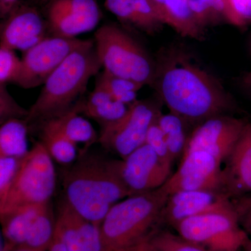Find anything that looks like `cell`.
I'll return each mask as SVG.
<instances>
[{
	"label": "cell",
	"mask_w": 251,
	"mask_h": 251,
	"mask_svg": "<svg viewBox=\"0 0 251 251\" xmlns=\"http://www.w3.org/2000/svg\"><path fill=\"white\" fill-rule=\"evenodd\" d=\"M152 88L170 112L186 125L197 126L211 117L231 115L235 101L215 76L176 48L157 55Z\"/></svg>",
	"instance_id": "1"
},
{
	"label": "cell",
	"mask_w": 251,
	"mask_h": 251,
	"mask_svg": "<svg viewBox=\"0 0 251 251\" xmlns=\"http://www.w3.org/2000/svg\"><path fill=\"white\" fill-rule=\"evenodd\" d=\"M66 201L80 216L100 226L114 204L130 196L121 160L82 151L64 178Z\"/></svg>",
	"instance_id": "2"
},
{
	"label": "cell",
	"mask_w": 251,
	"mask_h": 251,
	"mask_svg": "<svg viewBox=\"0 0 251 251\" xmlns=\"http://www.w3.org/2000/svg\"><path fill=\"white\" fill-rule=\"evenodd\" d=\"M101 68L94 41L74 51L44 84L29 110L28 125L47 121L70 110L85 93L91 77Z\"/></svg>",
	"instance_id": "3"
},
{
	"label": "cell",
	"mask_w": 251,
	"mask_h": 251,
	"mask_svg": "<svg viewBox=\"0 0 251 251\" xmlns=\"http://www.w3.org/2000/svg\"><path fill=\"white\" fill-rule=\"evenodd\" d=\"M163 186L114 204L100 226L104 251H128L148 239L169 197Z\"/></svg>",
	"instance_id": "4"
},
{
	"label": "cell",
	"mask_w": 251,
	"mask_h": 251,
	"mask_svg": "<svg viewBox=\"0 0 251 251\" xmlns=\"http://www.w3.org/2000/svg\"><path fill=\"white\" fill-rule=\"evenodd\" d=\"M94 44L104 72L152 85L156 61L134 38L115 24L104 25L96 31Z\"/></svg>",
	"instance_id": "5"
},
{
	"label": "cell",
	"mask_w": 251,
	"mask_h": 251,
	"mask_svg": "<svg viewBox=\"0 0 251 251\" xmlns=\"http://www.w3.org/2000/svg\"><path fill=\"white\" fill-rule=\"evenodd\" d=\"M56 186L52 159L41 142L21 158L14 181L0 203V218L26 206L50 202Z\"/></svg>",
	"instance_id": "6"
},
{
	"label": "cell",
	"mask_w": 251,
	"mask_h": 251,
	"mask_svg": "<svg viewBox=\"0 0 251 251\" xmlns=\"http://www.w3.org/2000/svg\"><path fill=\"white\" fill-rule=\"evenodd\" d=\"M181 237L208 251H240L251 247V240L234 213H207L181 221L174 227Z\"/></svg>",
	"instance_id": "7"
},
{
	"label": "cell",
	"mask_w": 251,
	"mask_h": 251,
	"mask_svg": "<svg viewBox=\"0 0 251 251\" xmlns=\"http://www.w3.org/2000/svg\"><path fill=\"white\" fill-rule=\"evenodd\" d=\"M160 102L144 99L128 105L121 120L101 127L98 143L124 159L145 143L149 129L162 114Z\"/></svg>",
	"instance_id": "8"
},
{
	"label": "cell",
	"mask_w": 251,
	"mask_h": 251,
	"mask_svg": "<svg viewBox=\"0 0 251 251\" xmlns=\"http://www.w3.org/2000/svg\"><path fill=\"white\" fill-rule=\"evenodd\" d=\"M90 41L49 36L23 52L21 70L14 84L26 90L44 85L71 54Z\"/></svg>",
	"instance_id": "9"
},
{
	"label": "cell",
	"mask_w": 251,
	"mask_h": 251,
	"mask_svg": "<svg viewBox=\"0 0 251 251\" xmlns=\"http://www.w3.org/2000/svg\"><path fill=\"white\" fill-rule=\"evenodd\" d=\"M222 168L223 163L206 151H186L177 171L163 186L169 195L181 191L222 192Z\"/></svg>",
	"instance_id": "10"
},
{
	"label": "cell",
	"mask_w": 251,
	"mask_h": 251,
	"mask_svg": "<svg viewBox=\"0 0 251 251\" xmlns=\"http://www.w3.org/2000/svg\"><path fill=\"white\" fill-rule=\"evenodd\" d=\"M248 122L232 115L211 117L196 126L188 135L185 151L202 150L224 165Z\"/></svg>",
	"instance_id": "11"
},
{
	"label": "cell",
	"mask_w": 251,
	"mask_h": 251,
	"mask_svg": "<svg viewBox=\"0 0 251 251\" xmlns=\"http://www.w3.org/2000/svg\"><path fill=\"white\" fill-rule=\"evenodd\" d=\"M46 7L50 36L75 38L92 31L100 19L95 0H50Z\"/></svg>",
	"instance_id": "12"
},
{
	"label": "cell",
	"mask_w": 251,
	"mask_h": 251,
	"mask_svg": "<svg viewBox=\"0 0 251 251\" xmlns=\"http://www.w3.org/2000/svg\"><path fill=\"white\" fill-rule=\"evenodd\" d=\"M172 166L144 143L121 160V175L130 196L161 187L171 176Z\"/></svg>",
	"instance_id": "13"
},
{
	"label": "cell",
	"mask_w": 251,
	"mask_h": 251,
	"mask_svg": "<svg viewBox=\"0 0 251 251\" xmlns=\"http://www.w3.org/2000/svg\"><path fill=\"white\" fill-rule=\"evenodd\" d=\"M1 47L26 52L50 36L47 20L34 5L20 3L1 24Z\"/></svg>",
	"instance_id": "14"
},
{
	"label": "cell",
	"mask_w": 251,
	"mask_h": 251,
	"mask_svg": "<svg viewBox=\"0 0 251 251\" xmlns=\"http://www.w3.org/2000/svg\"><path fill=\"white\" fill-rule=\"evenodd\" d=\"M232 209L230 198L221 191H177L170 195L160 220L175 227L189 218Z\"/></svg>",
	"instance_id": "15"
},
{
	"label": "cell",
	"mask_w": 251,
	"mask_h": 251,
	"mask_svg": "<svg viewBox=\"0 0 251 251\" xmlns=\"http://www.w3.org/2000/svg\"><path fill=\"white\" fill-rule=\"evenodd\" d=\"M221 191L230 199L251 193V124L249 122L223 165Z\"/></svg>",
	"instance_id": "16"
},
{
	"label": "cell",
	"mask_w": 251,
	"mask_h": 251,
	"mask_svg": "<svg viewBox=\"0 0 251 251\" xmlns=\"http://www.w3.org/2000/svg\"><path fill=\"white\" fill-rule=\"evenodd\" d=\"M163 24L183 37L201 41L204 29L198 24L190 6V0H149Z\"/></svg>",
	"instance_id": "17"
},
{
	"label": "cell",
	"mask_w": 251,
	"mask_h": 251,
	"mask_svg": "<svg viewBox=\"0 0 251 251\" xmlns=\"http://www.w3.org/2000/svg\"><path fill=\"white\" fill-rule=\"evenodd\" d=\"M105 6L122 22L150 35L160 32L165 25L149 0H105Z\"/></svg>",
	"instance_id": "18"
},
{
	"label": "cell",
	"mask_w": 251,
	"mask_h": 251,
	"mask_svg": "<svg viewBox=\"0 0 251 251\" xmlns=\"http://www.w3.org/2000/svg\"><path fill=\"white\" fill-rule=\"evenodd\" d=\"M85 100H80L70 110L60 116L41 122L57 130L73 143H84V151L94 143H98L99 135L93 126L84 117L80 112L83 111ZM40 124V123H39Z\"/></svg>",
	"instance_id": "19"
},
{
	"label": "cell",
	"mask_w": 251,
	"mask_h": 251,
	"mask_svg": "<svg viewBox=\"0 0 251 251\" xmlns=\"http://www.w3.org/2000/svg\"><path fill=\"white\" fill-rule=\"evenodd\" d=\"M48 203L26 206L1 218V231L5 239L1 251L14 250L24 245L31 225Z\"/></svg>",
	"instance_id": "20"
},
{
	"label": "cell",
	"mask_w": 251,
	"mask_h": 251,
	"mask_svg": "<svg viewBox=\"0 0 251 251\" xmlns=\"http://www.w3.org/2000/svg\"><path fill=\"white\" fill-rule=\"evenodd\" d=\"M128 109V105L117 101L106 91L95 86L85 100L82 113L103 127L121 120Z\"/></svg>",
	"instance_id": "21"
},
{
	"label": "cell",
	"mask_w": 251,
	"mask_h": 251,
	"mask_svg": "<svg viewBox=\"0 0 251 251\" xmlns=\"http://www.w3.org/2000/svg\"><path fill=\"white\" fill-rule=\"evenodd\" d=\"M28 124L25 120L13 119L0 127V157L22 158L27 154Z\"/></svg>",
	"instance_id": "22"
},
{
	"label": "cell",
	"mask_w": 251,
	"mask_h": 251,
	"mask_svg": "<svg viewBox=\"0 0 251 251\" xmlns=\"http://www.w3.org/2000/svg\"><path fill=\"white\" fill-rule=\"evenodd\" d=\"M56 221H54L49 202L44 206L31 225L24 245L19 249L35 251H49L53 242Z\"/></svg>",
	"instance_id": "23"
},
{
	"label": "cell",
	"mask_w": 251,
	"mask_h": 251,
	"mask_svg": "<svg viewBox=\"0 0 251 251\" xmlns=\"http://www.w3.org/2000/svg\"><path fill=\"white\" fill-rule=\"evenodd\" d=\"M41 143L52 159L61 164H69L76 159L77 145L57 130L44 123L39 124Z\"/></svg>",
	"instance_id": "24"
},
{
	"label": "cell",
	"mask_w": 251,
	"mask_h": 251,
	"mask_svg": "<svg viewBox=\"0 0 251 251\" xmlns=\"http://www.w3.org/2000/svg\"><path fill=\"white\" fill-rule=\"evenodd\" d=\"M157 124L164 135L172 158L175 162L184 154L188 138L186 133L187 125L182 119L171 112L162 113L157 120Z\"/></svg>",
	"instance_id": "25"
},
{
	"label": "cell",
	"mask_w": 251,
	"mask_h": 251,
	"mask_svg": "<svg viewBox=\"0 0 251 251\" xmlns=\"http://www.w3.org/2000/svg\"><path fill=\"white\" fill-rule=\"evenodd\" d=\"M95 86L106 91L115 100L126 105L136 101L138 92L144 87L134 81L112 75L104 71L97 77Z\"/></svg>",
	"instance_id": "26"
},
{
	"label": "cell",
	"mask_w": 251,
	"mask_h": 251,
	"mask_svg": "<svg viewBox=\"0 0 251 251\" xmlns=\"http://www.w3.org/2000/svg\"><path fill=\"white\" fill-rule=\"evenodd\" d=\"M55 231L68 251H85L80 234L71 217L70 207L67 201L59 208Z\"/></svg>",
	"instance_id": "27"
},
{
	"label": "cell",
	"mask_w": 251,
	"mask_h": 251,
	"mask_svg": "<svg viewBox=\"0 0 251 251\" xmlns=\"http://www.w3.org/2000/svg\"><path fill=\"white\" fill-rule=\"evenodd\" d=\"M190 6L203 29L225 21L224 0H190Z\"/></svg>",
	"instance_id": "28"
},
{
	"label": "cell",
	"mask_w": 251,
	"mask_h": 251,
	"mask_svg": "<svg viewBox=\"0 0 251 251\" xmlns=\"http://www.w3.org/2000/svg\"><path fill=\"white\" fill-rule=\"evenodd\" d=\"M148 242L159 251H208L204 248L168 230L153 231Z\"/></svg>",
	"instance_id": "29"
},
{
	"label": "cell",
	"mask_w": 251,
	"mask_h": 251,
	"mask_svg": "<svg viewBox=\"0 0 251 251\" xmlns=\"http://www.w3.org/2000/svg\"><path fill=\"white\" fill-rule=\"evenodd\" d=\"M69 207L71 217L80 234L85 251H104L100 226L80 216L70 205Z\"/></svg>",
	"instance_id": "30"
},
{
	"label": "cell",
	"mask_w": 251,
	"mask_h": 251,
	"mask_svg": "<svg viewBox=\"0 0 251 251\" xmlns=\"http://www.w3.org/2000/svg\"><path fill=\"white\" fill-rule=\"evenodd\" d=\"M225 21L234 27L251 23V0H224Z\"/></svg>",
	"instance_id": "31"
},
{
	"label": "cell",
	"mask_w": 251,
	"mask_h": 251,
	"mask_svg": "<svg viewBox=\"0 0 251 251\" xmlns=\"http://www.w3.org/2000/svg\"><path fill=\"white\" fill-rule=\"evenodd\" d=\"M21 67V59L14 50L0 46V85L14 84Z\"/></svg>",
	"instance_id": "32"
},
{
	"label": "cell",
	"mask_w": 251,
	"mask_h": 251,
	"mask_svg": "<svg viewBox=\"0 0 251 251\" xmlns=\"http://www.w3.org/2000/svg\"><path fill=\"white\" fill-rule=\"evenodd\" d=\"M7 85H0V124L13 119L26 120L29 110L23 108L11 97L6 89Z\"/></svg>",
	"instance_id": "33"
},
{
	"label": "cell",
	"mask_w": 251,
	"mask_h": 251,
	"mask_svg": "<svg viewBox=\"0 0 251 251\" xmlns=\"http://www.w3.org/2000/svg\"><path fill=\"white\" fill-rule=\"evenodd\" d=\"M145 143L148 144L153 149L162 161L173 166L174 161L172 158L164 135L157 122L151 125L149 129Z\"/></svg>",
	"instance_id": "34"
},
{
	"label": "cell",
	"mask_w": 251,
	"mask_h": 251,
	"mask_svg": "<svg viewBox=\"0 0 251 251\" xmlns=\"http://www.w3.org/2000/svg\"><path fill=\"white\" fill-rule=\"evenodd\" d=\"M21 158L0 157V203L4 201L17 172Z\"/></svg>",
	"instance_id": "35"
},
{
	"label": "cell",
	"mask_w": 251,
	"mask_h": 251,
	"mask_svg": "<svg viewBox=\"0 0 251 251\" xmlns=\"http://www.w3.org/2000/svg\"><path fill=\"white\" fill-rule=\"evenodd\" d=\"M231 201L239 224L251 237V193L232 198Z\"/></svg>",
	"instance_id": "36"
},
{
	"label": "cell",
	"mask_w": 251,
	"mask_h": 251,
	"mask_svg": "<svg viewBox=\"0 0 251 251\" xmlns=\"http://www.w3.org/2000/svg\"><path fill=\"white\" fill-rule=\"evenodd\" d=\"M21 2V0H0V16L4 19Z\"/></svg>",
	"instance_id": "37"
},
{
	"label": "cell",
	"mask_w": 251,
	"mask_h": 251,
	"mask_svg": "<svg viewBox=\"0 0 251 251\" xmlns=\"http://www.w3.org/2000/svg\"><path fill=\"white\" fill-rule=\"evenodd\" d=\"M239 85L244 90L251 94V71L243 74L242 76L239 77Z\"/></svg>",
	"instance_id": "38"
},
{
	"label": "cell",
	"mask_w": 251,
	"mask_h": 251,
	"mask_svg": "<svg viewBox=\"0 0 251 251\" xmlns=\"http://www.w3.org/2000/svg\"><path fill=\"white\" fill-rule=\"evenodd\" d=\"M48 251H68L67 248L64 246L62 239L58 234L56 232L54 234L53 242L51 244L50 247Z\"/></svg>",
	"instance_id": "39"
},
{
	"label": "cell",
	"mask_w": 251,
	"mask_h": 251,
	"mask_svg": "<svg viewBox=\"0 0 251 251\" xmlns=\"http://www.w3.org/2000/svg\"><path fill=\"white\" fill-rule=\"evenodd\" d=\"M128 251H159L155 249L152 245L148 242V239L137 244L134 247L131 248Z\"/></svg>",
	"instance_id": "40"
},
{
	"label": "cell",
	"mask_w": 251,
	"mask_h": 251,
	"mask_svg": "<svg viewBox=\"0 0 251 251\" xmlns=\"http://www.w3.org/2000/svg\"><path fill=\"white\" fill-rule=\"evenodd\" d=\"M34 5H47L50 0H31Z\"/></svg>",
	"instance_id": "41"
},
{
	"label": "cell",
	"mask_w": 251,
	"mask_h": 251,
	"mask_svg": "<svg viewBox=\"0 0 251 251\" xmlns=\"http://www.w3.org/2000/svg\"><path fill=\"white\" fill-rule=\"evenodd\" d=\"M1 251H35L30 250V249H14V250Z\"/></svg>",
	"instance_id": "42"
},
{
	"label": "cell",
	"mask_w": 251,
	"mask_h": 251,
	"mask_svg": "<svg viewBox=\"0 0 251 251\" xmlns=\"http://www.w3.org/2000/svg\"><path fill=\"white\" fill-rule=\"evenodd\" d=\"M249 52H250V54L251 56V39L250 41V44H249Z\"/></svg>",
	"instance_id": "43"
},
{
	"label": "cell",
	"mask_w": 251,
	"mask_h": 251,
	"mask_svg": "<svg viewBox=\"0 0 251 251\" xmlns=\"http://www.w3.org/2000/svg\"><path fill=\"white\" fill-rule=\"evenodd\" d=\"M247 251H251V248H250V249H249V250H247Z\"/></svg>",
	"instance_id": "44"
},
{
	"label": "cell",
	"mask_w": 251,
	"mask_h": 251,
	"mask_svg": "<svg viewBox=\"0 0 251 251\" xmlns=\"http://www.w3.org/2000/svg\"></svg>",
	"instance_id": "45"
}]
</instances>
